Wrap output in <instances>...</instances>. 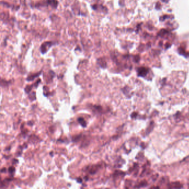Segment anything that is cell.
<instances>
[{
    "label": "cell",
    "mask_w": 189,
    "mask_h": 189,
    "mask_svg": "<svg viewBox=\"0 0 189 189\" xmlns=\"http://www.w3.org/2000/svg\"><path fill=\"white\" fill-rule=\"evenodd\" d=\"M28 98L30 99V101L31 102H33V101L36 100V93L34 91H33L31 93L28 94Z\"/></svg>",
    "instance_id": "obj_13"
},
{
    "label": "cell",
    "mask_w": 189,
    "mask_h": 189,
    "mask_svg": "<svg viewBox=\"0 0 189 189\" xmlns=\"http://www.w3.org/2000/svg\"><path fill=\"white\" fill-rule=\"evenodd\" d=\"M83 137V134L81 133L77 135H74L72 137V141L73 142H78Z\"/></svg>",
    "instance_id": "obj_7"
},
{
    "label": "cell",
    "mask_w": 189,
    "mask_h": 189,
    "mask_svg": "<svg viewBox=\"0 0 189 189\" xmlns=\"http://www.w3.org/2000/svg\"><path fill=\"white\" fill-rule=\"evenodd\" d=\"M11 83H12V81H6V80L3 79L2 78L1 79V87H3V88L7 87Z\"/></svg>",
    "instance_id": "obj_10"
},
{
    "label": "cell",
    "mask_w": 189,
    "mask_h": 189,
    "mask_svg": "<svg viewBox=\"0 0 189 189\" xmlns=\"http://www.w3.org/2000/svg\"><path fill=\"white\" fill-rule=\"evenodd\" d=\"M11 146H8L7 147H6L5 148V151H10L11 150Z\"/></svg>",
    "instance_id": "obj_22"
},
{
    "label": "cell",
    "mask_w": 189,
    "mask_h": 189,
    "mask_svg": "<svg viewBox=\"0 0 189 189\" xmlns=\"http://www.w3.org/2000/svg\"><path fill=\"white\" fill-rule=\"evenodd\" d=\"M101 168V165L96 164L93 165L92 166H89L88 167H86L85 170L88 172L90 175H95L98 172L99 170Z\"/></svg>",
    "instance_id": "obj_2"
},
{
    "label": "cell",
    "mask_w": 189,
    "mask_h": 189,
    "mask_svg": "<svg viewBox=\"0 0 189 189\" xmlns=\"http://www.w3.org/2000/svg\"><path fill=\"white\" fill-rule=\"evenodd\" d=\"M27 125L30 126V127H32L33 125H34V122L30 120V121H28V122H27Z\"/></svg>",
    "instance_id": "obj_19"
},
{
    "label": "cell",
    "mask_w": 189,
    "mask_h": 189,
    "mask_svg": "<svg viewBox=\"0 0 189 189\" xmlns=\"http://www.w3.org/2000/svg\"><path fill=\"white\" fill-rule=\"evenodd\" d=\"M97 62L99 66L101 67L102 68L104 69L107 67V63L103 59H98L97 60Z\"/></svg>",
    "instance_id": "obj_12"
},
{
    "label": "cell",
    "mask_w": 189,
    "mask_h": 189,
    "mask_svg": "<svg viewBox=\"0 0 189 189\" xmlns=\"http://www.w3.org/2000/svg\"><path fill=\"white\" fill-rule=\"evenodd\" d=\"M33 86H33V84H30V85H27V86H26V87L24 89L25 93L26 94H28L30 93L31 92V90L33 88Z\"/></svg>",
    "instance_id": "obj_14"
},
{
    "label": "cell",
    "mask_w": 189,
    "mask_h": 189,
    "mask_svg": "<svg viewBox=\"0 0 189 189\" xmlns=\"http://www.w3.org/2000/svg\"><path fill=\"white\" fill-rule=\"evenodd\" d=\"M77 121H78L79 124L81 125L83 128H86L87 127V123L86 120L83 117H79L77 119Z\"/></svg>",
    "instance_id": "obj_8"
},
{
    "label": "cell",
    "mask_w": 189,
    "mask_h": 189,
    "mask_svg": "<svg viewBox=\"0 0 189 189\" xmlns=\"http://www.w3.org/2000/svg\"><path fill=\"white\" fill-rule=\"evenodd\" d=\"M92 109L94 113H96V114H101L102 113V111H103L102 107L99 105H93L92 107Z\"/></svg>",
    "instance_id": "obj_4"
},
{
    "label": "cell",
    "mask_w": 189,
    "mask_h": 189,
    "mask_svg": "<svg viewBox=\"0 0 189 189\" xmlns=\"http://www.w3.org/2000/svg\"><path fill=\"white\" fill-rule=\"evenodd\" d=\"M54 44V43L53 42H49V41L44 42L43 43H42L41 46L40 47L41 53L43 54H46Z\"/></svg>",
    "instance_id": "obj_1"
},
{
    "label": "cell",
    "mask_w": 189,
    "mask_h": 189,
    "mask_svg": "<svg viewBox=\"0 0 189 189\" xmlns=\"http://www.w3.org/2000/svg\"><path fill=\"white\" fill-rule=\"evenodd\" d=\"M6 170H7L6 168H5V167H3L2 169L1 170V172L2 173H4V172L5 173V172H6Z\"/></svg>",
    "instance_id": "obj_21"
},
{
    "label": "cell",
    "mask_w": 189,
    "mask_h": 189,
    "mask_svg": "<svg viewBox=\"0 0 189 189\" xmlns=\"http://www.w3.org/2000/svg\"><path fill=\"white\" fill-rule=\"evenodd\" d=\"M43 96L46 97H48L50 95H52L51 93L49 92V89L47 86H43Z\"/></svg>",
    "instance_id": "obj_11"
},
{
    "label": "cell",
    "mask_w": 189,
    "mask_h": 189,
    "mask_svg": "<svg viewBox=\"0 0 189 189\" xmlns=\"http://www.w3.org/2000/svg\"><path fill=\"white\" fill-rule=\"evenodd\" d=\"M147 72L148 70L147 69L145 68H140L138 70V74H139V76H140L141 77H144L145 76L147 75Z\"/></svg>",
    "instance_id": "obj_9"
},
{
    "label": "cell",
    "mask_w": 189,
    "mask_h": 189,
    "mask_svg": "<svg viewBox=\"0 0 189 189\" xmlns=\"http://www.w3.org/2000/svg\"><path fill=\"white\" fill-rule=\"evenodd\" d=\"M46 2L47 5L51 6L53 8H57L58 4V2L57 0H47Z\"/></svg>",
    "instance_id": "obj_6"
},
{
    "label": "cell",
    "mask_w": 189,
    "mask_h": 189,
    "mask_svg": "<svg viewBox=\"0 0 189 189\" xmlns=\"http://www.w3.org/2000/svg\"><path fill=\"white\" fill-rule=\"evenodd\" d=\"M8 172H9V174L11 175V177H13L16 172V169L14 167H10L8 169Z\"/></svg>",
    "instance_id": "obj_15"
},
{
    "label": "cell",
    "mask_w": 189,
    "mask_h": 189,
    "mask_svg": "<svg viewBox=\"0 0 189 189\" xmlns=\"http://www.w3.org/2000/svg\"><path fill=\"white\" fill-rule=\"evenodd\" d=\"M42 71H39L38 73H36L31 74H30L27 77V78H26V81L28 82H31L33 81L34 80V79L36 78L42 74Z\"/></svg>",
    "instance_id": "obj_3"
},
{
    "label": "cell",
    "mask_w": 189,
    "mask_h": 189,
    "mask_svg": "<svg viewBox=\"0 0 189 189\" xmlns=\"http://www.w3.org/2000/svg\"><path fill=\"white\" fill-rule=\"evenodd\" d=\"M12 162L13 164H17L18 162V160L17 159H14L12 160Z\"/></svg>",
    "instance_id": "obj_20"
},
{
    "label": "cell",
    "mask_w": 189,
    "mask_h": 189,
    "mask_svg": "<svg viewBox=\"0 0 189 189\" xmlns=\"http://www.w3.org/2000/svg\"><path fill=\"white\" fill-rule=\"evenodd\" d=\"M54 153H53V152H49V155H50V156L51 157H53V156H54V154H53Z\"/></svg>",
    "instance_id": "obj_23"
},
{
    "label": "cell",
    "mask_w": 189,
    "mask_h": 189,
    "mask_svg": "<svg viewBox=\"0 0 189 189\" xmlns=\"http://www.w3.org/2000/svg\"><path fill=\"white\" fill-rule=\"evenodd\" d=\"M76 181L79 184H82V182H83V179H82V178L81 177H78L77 178Z\"/></svg>",
    "instance_id": "obj_18"
},
{
    "label": "cell",
    "mask_w": 189,
    "mask_h": 189,
    "mask_svg": "<svg viewBox=\"0 0 189 189\" xmlns=\"http://www.w3.org/2000/svg\"><path fill=\"white\" fill-rule=\"evenodd\" d=\"M84 180H86V182H87V181H88V180H89L88 177H87V176L84 177Z\"/></svg>",
    "instance_id": "obj_24"
},
{
    "label": "cell",
    "mask_w": 189,
    "mask_h": 189,
    "mask_svg": "<svg viewBox=\"0 0 189 189\" xmlns=\"http://www.w3.org/2000/svg\"><path fill=\"white\" fill-rule=\"evenodd\" d=\"M13 178L12 177H7V178H6L5 179L3 180V181L1 182V188H3V187H7L8 184L10 183V182L12 181Z\"/></svg>",
    "instance_id": "obj_5"
},
{
    "label": "cell",
    "mask_w": 189,
    "mask_h": 189,
    "mask_svg": "<svg viewBox=\"0 0 189 189\" xmlns=\"http://www.w3.org/2000/svg\"><path fill=\"white\" fill-rule=\"evenodd\" d=\"M41 82V79H38L37 81L36 82L33 84V86H34V87L37 88L39 86V83H40Z\"/></svg>",
    "instance_id": "obj_16"
},
{
    "label": "cell",
    "mask_w": 189,
    "mask_h": 189,
    "mask_svg": "<svg viewBox=\"0 0 189 189\" xmlns=\"http://www.w3.org/2000/svg\"><path fill=\"white\" fill-rule=\"evenodd\" d=\"M67 141H68L67 139H59L57 140V142H61V143H67V144H68V142H67Z\"/></svg>",
    "instance_id": "obj_17"
}]
</instances>
